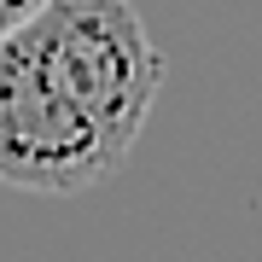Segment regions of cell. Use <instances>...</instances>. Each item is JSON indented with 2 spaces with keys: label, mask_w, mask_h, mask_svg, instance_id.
<instances>
[{
  "label": "cell",
  "mask_w": 262,
  "mask_h": 262,
  "mask_svg": "<svg viewBox=\"0 0 262 262\" xmlns=\"http://www.w3.org/2000/svg\"><path fill=\"white\" fill-rule=\"evenodd\" d=\"M163 88V53L128 0H47L0 35V187H105Z\"/></svg>",
  "instance_id": "6da1fadb"
},
{
  "label": "cell",
  "mask_w": 262,
  "mask_h": 262,
  "mask_svg": "<svg viewBox=\"0 0 262 262\" xmlns=\"http://www.w3.org/2000/svg\"><path fill=\"white\" fill-rule=\"evenodd\" d=\"M41 6H47V0H0V35H6L12 24H24L29 12H41Z\"/></svg>",
  "instance_id": "7a4b0ae2"
}]
</instances>
